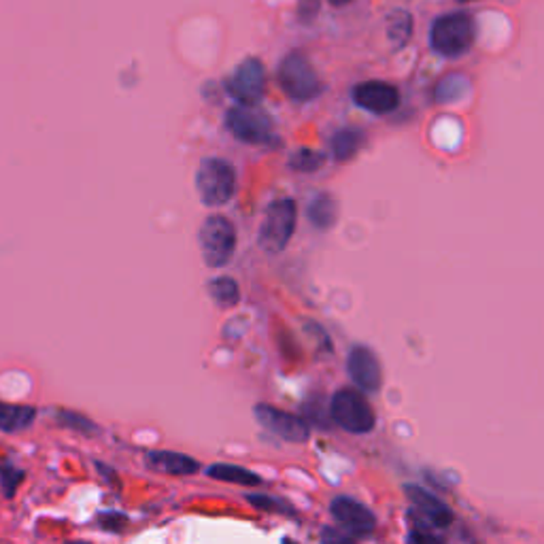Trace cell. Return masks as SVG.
Here are the masks:
<instances>
[{
	"mask_svg": "<svg viewBox=\"0 0 544 544\" xmlns=\"http://www.w3.org/2000/svg\"><path fill=\"white\" fill-rule=\"evenodd\" d=\"M196 192L204 207H224L236 192L235 166L224 158H204L196 170Z\"/></svg>",
	"mask_w": 544,
	"mask_h": 544,
	"instance_id": "obj_1",
	"label": "cell"
},
{
	"mask_svg": "<svg viewBox=\"0 0 544 544\" xmlns=\"http://www.w3.org/2000/svg\"><path fill=\"white\" fill-rule=\"evenodd\" d=\"M430 45L442 58H459L474 45V21L468 13L441 15L430 30Z\"/></svg>",
	"mask_w": 544,
	"mask_h": 544,
	"instance_id": "obj_2",
	"label": "cell"
},
{
	"mask_svg": "<svg viewBox=\"0 0 544 544\" xmlns=\"http://www.w3.org/2000/svg\"><path fill=\"white\" fill-rule=\"evenodd\" d=\"M276 81L285 96L296 103H309L324 92V83H321L317 70L302 52H292L281 60Z\"/></svg>",
	"mask_w": 544,
	"mask_h": 544,
	"instance_id": "obj_3",
	"label": "cell"
},
{
	"mask_svg": "<svg viewBox=\"0 0 544 544\" xmlns=\"http://www.w3.org/2000/svg\"><path fill=\"white\" fill-rule=\"evenodd\" d=\"M200 253L209 268H224L236 251V227L224 215H209L198 232Z\"/></svg>",
	"mask_w": 544,
	"mask_h": 544,
	"instance_id": "obj_4",
	"label": "cell"
},
{
	"mask_svg": "<svg viewBox=\"0 0 544 544\" xmlns=\"http://www.w3.org/2000/svg\"><path fill=\"white\" fill-rule=\"evenodd\" d=\"M298 224V207L292 198H281L270 202L260 226L258 243L266 253H281L290 245Z\"/></svg>",
	"mask_w": 544,
	"mask_h": 544,
	"instance_id": "obj_5",
	"label": "cell"
},
{
	"mask_svg": "<svg viewBox=\"0 0 544 544\" xmlns=\"http://www.w3.org/2000/svg\"><path fill=\"white\" fill-rule=\"evenodd\" d=\"M330 417L351 434H368L376 424L375 410L364 393L358 390L336 392L330 402Z\"/></svg>",
	"mask_w": 544,
	"mask_h": 544,
	"instance_id": "obj_6",
	"label": "cell"
},
{
	"mask_svg": "<svg viewBox=\"0 0 544 544\" xmlns=\"http://www.w3.org/2000/svg\"><path fill=\"white\" fill-rule=\"evenodd\" d=\"M226 90L238 107H258L266 94V69L258 58H245L227 75Z\"/></svg>",
	"mask_w": 544,
	"mask_h": 544,
	"instance_id": "obj_7",
	"label": "cell"
},
{
	"mask_svg": "<svg viewBox=\"0 0 544 544\" xmlns=\"http://www.w3.org/2000/svg\"><path fill=\"white\" fill-rule=\"evenodd\" d=\"M226 128L236 141L247 145H270L276 138L272 135V121L255 107H232L226 113Z\"/></svg>",
	"mask_w": 544,
	"mask_h": 544,
	"instance_id": "obj_8",
	"label": "cell"
},
{
	"mask_svg": "<svg viewBox=\"0 0 544 544\" xmlns=\"http://www.w3.org/2000/svg\"><path fill=\"white\" fill-rule=\"evenodd\" d=\"M255 417H258L266 430L287 442H304L310 434L309 424L302 417L270 407V404H258L255 407Z\"/></svg>",
	"mask_w": 544,
	"mask_h": 544,
	"instance_id": "obj_9",
	"label": "cell"
},
{
	"mask_svg": "<svg viewBox=\"0 0 544 544\" xmlns=\"http://www.w3.org/2000/svg\"><path fill=\"white\" fill-rule=\"evenodd\" d=\"M353 103L375 115H387L398 109L400 92L387 81H364L353 87Z\"/></svg>",
	"mask_w": 544,
	"mask_h": 544,
	"instance_id": "obj_10",
	"label": "cell"
},
{
	"mask_svg": "<svg viewBox=\"0 0 544 544\" xmlns=\"http://www.w3.org/2000/svg\"><path fill=\"white\" fill-rule=\"evenodd\" d=\"M347 372L362 392L375 393L381 390L383 372L376 355L368 347H353L347 358Z\"/></svg>",
	"mask_w": 544,
	"mask_h": 544,
	"instance_id": "obj_11",
	"label": "cell"
},
{
	"mask_svg": "<svg viewBox=\"0 0 544 544\" xmlns=\"http://www.w3.org/2000/svg\"><path fill=\"white\" fill-rule=\"evenodd\" d=\"M330 513H332V517L338 521V523L345 527V530L353 532V534H358V536L372 534L376 527L375 515H372L362 502H358V499H353V498H347V496L334 498L330 504Z\"/></svg>",
	"mask_w": 544,
	"mask_h": 544,
	"instance_id": "obj_12",
	"label": "cell"
},
{
	"mask_svg": "<svg viewBox=\"0 0 544 544\" xmlns=\"http://www.w3.org/2000/svg\"><path fill=\"white\" fill-rule=\"evenodd\" d=\"M145 462L152 470L164 472L170 476H190L198 472V462L190 455L177 453V451H149L145 455Z\"/></svg>",
	"mask_w": 544,
	"mask_h": 544,
	"instance_id": "obj_13",
	"label": "cell"
},
{
	"mask_svg": "<svg viewBox=\"0 0 544 544\" xmlns=\"http://www.w3.org/2000/svg\"><path fill=\"white\" fill-rule=\"evenodd\" d=\"M407 496L410 502L417 507L421 513L425 515L427 519L432 521V523H436L438 527H447L453 523V513L451 508L447 507L442 499H438L436 496H432L430 491H425L424 487L417 485H408L407 487Z\"/></svg>",
	"mask_w": 544,
	"mask_h": 544,
	"instance_id": "obj_14",
	"label": "cell"
},
{
	"mask_svg": "<svg viewBox=\"0 0 544 544\" xmlns=\"http://www.w3.org/2000/svg\"><path fill=\"white\" fill-rule=\"evenodd\" d=\"M37 419V408L28 407V404H7L0 402V432H21L32 425Z\"/></svg>",
	"mask_w": 544,
	"mask_h": 544,
	"instance_id": "obj_15",
	"label": "cell"
},
{
	"mask_svg": "<svg viewBox=\"0 0 544 544\" xmlns=\"http://www.w3.org/2000/svg\"><path fill=\"white\" fill-rule=\"evenodd\" d=\"M207 476L215 481L232 482V485H243V487H258L262 485V479L251 470L243 468L236 464H213L207 468Z\"/></svg>",
	"mask_w": 544,
	"mask_h": 544,
	"instance_id": "obj_16",
	"label": "cell"
},
{
	"mask_svg": "<svg viewBox=\"0 0 544 544\" xmlns=\"http://www.w3.org/2000/svg\"><path fill=\"white\" fill-rule=\"evenodd\" d=\"M307 215L315 227H319V230H330L338 219V202L330 194H319V196H315L309 202Z\"/></svg>",
	"mask_w": 544,
	"mask_h": 544,
	"instance_id": "obj_17",
	"label": "cell"
},
{
	"mask_svg": "<svg viewBox=\"0 0 544 544\" xmlns=\"http://www.w3.org/2000/svg\"><path fill=\"white\" fill-rule=\"evenodd\" d=\"M364 132L355 130V128H345V130H338L334 136H332L330 147L332 155H334L336 162H349L358 155L359 149L364 145Z\"/></svg>",
	"mask_w": 544,
	"mask_h": 544,
	"instance_id": "obj_18",
	"label": "cell"
},
{
	"mask_svg": "<svg viewBox=\"0 0 544 544\" xmlns=\"http://www.w3.org/2000/svg\"><path fill=\"white\" fill-rule=\"evenodd\" d=\"M209 296L221 309H232L241 302V290L232 276H218L209 283Z\"/></svg>",
	"mask_w": 544,
	"mask_h": 544,
	"instance_id": "obj_19",
	"label": "cell"
},
{
	"mask_svg": "<svg viewBox=\"0 0 544 544\" xmlns=\"http://www.w3.org/2000/svg\"><path fill=\"white\" fill-rule=\"evenodd\" d=\"M470 92V81L464 75H447L438 81L434 90V100L441 104H451L457 103L459 98H464Z\"/></svg>",
	"mask_w": 544,
	"mask_h": 544,
	"instance_id": "obj_20",
	"label": "cell"
},
{
	"mask_svg": "<svg viewBox=\"0 0 544 544\" xmlns=\"http://www.w3.org/2000/svg\"><path fill=\"white\" fill-rule=\"evenodd\" d=\"M387 35H390L392 43H396V47L407 45L410 35H413V15L404 9L393 11L387 20Z\"/></svg>",
	"mask_w": 544,
	"mask_h": 544,
	"instance_id": "obj_21",
	"label": "cell"
},
{
	"mask_svg": "<svg viewBox=\"0 0 544 544\" xmlns=\"http://www.w3.org/2000/svg\"><path fill=\"white\" fill-rule=\"evenodd\" d=\"M324 153L315 152V149H298L290 158V166L293 170H298V173H315V170H319L324 166Z\"/></svg>",
	"mask_w": 544,
	"mask_h": 544,
	"instance_id": "obj_22",
	"label": "cell"
},
{
	"mask_svg": "<svg viewBox=\"0 0 544 544\" xmlns=\"http://www.w3.org/2000/svg\"><path fill=\"white\" fill-rule=\"evenodd\" d=\"M249 504H253L258 510H266V513H281V515H293V508L285 504L283 499L270 498L266 493H258V496H247Z\"/></svg>",
	"mask_w": 544,
	"mask_h": 544,
	"instance_id": "obj_23",
	"label": "cell"
},
{
	"mask_svg": "<svg viewBox=\"0 0 544 544\" xmlns=\"http://www.w3.org/2000/svg\"><path fill=\"white\" fill-rule=\"evenodd\" d=\"M55 419H58L60 425L73 427V430H79V432H87V434L96 430L90 419L81 417V415H77V413H70V410H60V413L55 415Z\"/></svg>",
	"mask_w": 544,
	"mask_h": 544,
	"instance_id": "obj_24",
	"label": "cell"
},
{
	"mask_svg": "<svg viewBox=\"0 0 544 544\" xmlns=\"http://www.w3.org/2000/svg\"><path fill=\"white\" fill-rule=\"evenodd\" d=\"M21 481H24V472L13 468L11 464L0 466V482H3L4 493H7V496H13V491L18 490V485Z\"/></svg>",
	"mask_w": 544,
	"mask_h": 544,
	"instance_id": "obj_25",
	"label": "cell"
},
{
	"mask_svg": "<svg viewBox=\"0 0 544 544\" xmlns=\"http://www.w3.org/2000/svg\"><path fill=\"white\" fill-rule=\"evenodd\" d=\"M321 544H353V540L336 527H324L321 530Z\"/></svg>",
	"mask_w": 544,
	"mask_h": 544,
	"instance_id": "obj_26",
	"label": "cell"
},
{
	"mask_svg": "<svg viewBox=\"0 0 544 544\" xmlns=\"http://www.w3.org/2000/svg\"><path fill=\"white\" fill-rule=\"evenodd\" d=\"M317 11H319V0H300L298 3L300 20L310 21L315 15H317Z\"/></svg>",
	"mask_w": 544,
	"mask_h": 544,
	"instance_id": "obj_27",
	"label": "cell"
},
{
	"mask_svg": "<svg viewBox=\"0 0 544 544\" xmlns=\"http://www.w3.org/2000/svg\"><path fill=\"white\" fill-rule=\"evenodd\" d=\"M408 544H442V542L438 540V538L432 536V534H427V532L415 530V532H410Z\"/></svg>",
	"mask_w": 544,
	"mask_h": 544,
	"instance_id": "obj_28",
	"label": "cell"
},
{
	"mask_svg": "<svg viewBox=\"0 0 544 544\" xmlns=\"http://www.w3.org/2000/svg\"><path fill=\"white\" fill-rule=\"evenodd\" d=\"M327 3H330L332 7H347V4L353 3V0H327Z\"/></svg>",
	"mask_w": 544,
	"mask_h": 544,
	"instance_id": "obj_29",
	"label": "cell"
},
{
	"mask_svg": "<svg viewBox=\"0 0 544 544\" xmlns=\"http://www.w3.org/2000/svg\"><path fill=\"white\" fill-rule=\"evenodd\" d=\"M283 544H296V542H292L290 538H285V540H283Z\"/></svg>",
	"mask_w": 544,
	"mask_h": 544,
	"instance_id": "obj_30",
	"label": "cell"
},
{
	"mask_svg": "<svg viewBox=\"0 0 544 544\" xmlns=\"http://www.w3.org/2000/svg\"><path fill=\"white\" fill-rule=\"evenodd\" d=\"M457 3H474V0H457Z\"/></svg>",
	"mask_w": 544,
	"mask_h": 544,
	"instance_id": "obj_31",
	"label": "cell"
}]
</instances>
